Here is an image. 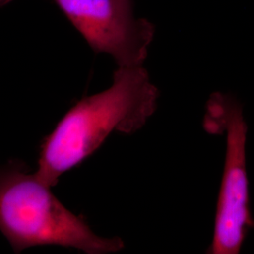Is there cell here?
<instances>
[{
  "instance_id": "6da1fadb",
  "label": "cell",
  "mask_w": 254,
  "mask_h": 254,
  "mask_svg": "<svg viewBox=\"0 0 254 254\" xmlns=\"http://www.w3.org/2000/svg\"><path fill=\"white\" fill-rule=\"evenodd\" d=\"M159 91L141 66L118 67L108 90L76 101L41 141L37 176L54 187L112 133L133 134L153 114Z\"/></svg>"
},
{
  "instance_id": "7a4b0ae2",
  "label": "cell",
  "mask_w": 254,
  "mask_h": 254,
  "mask_svg": "<svg viewBox=\"0 0 254 254\" xmlns=\"http://www.w3.org/2000/svg\"><path fill=\"white\" fill-rule=\"evenodd\" d=\"M50 189L22 161L0 164V232L14 253L37 246H61L88 254L124 249L121 238L94 234L86 219L66 208Z\"/></svg>"
},
{
  "instance_id": "3957f363",
  "label": "cell",
  "mask_w": 254,
  "mask_h": 254,
  "mask_svg": "<svg viewBox=\"0 0 254 254\" xmlns=\"http://www.w3.org/2000/svg\"><path fill=\"white\" fill-rule=\"evenodd\" d=\"M205 125L220 126L226 133L225 162L210 253L239 254L249 229L254 226L246 160L248 127L242 108L231 97L216 93L209 100Z\"/></svg>"
},
{
  "instance_id": "277c9868",
  "label": "cell",
  "mask_w": 254,
  "mask_h": 254,
  "mask_svg": "<svg viewBox=\"0 0 254 254\" xmlns=\"http://www.w3.org/2000/svg\"><path fill=\"white\" fill-rule=\"evenodd\" d=\"M95 53H106L118 67L141 66L154 34L136 18L132 0H53Z\"/></svg>"
},
{
  "instance_id": "5b68a950",
  "label": "cell",
  "mask_w": 254,
  "mask_h": 254,
  "mask_svg": "<svg viewBox=\"0 0 254 254\" xmlns=\"http://www.w3.org/2000/svg\"><path fill=\"white\" fill-rule=\"evenodd\" d=\"M11 1L12 0H0V8H3L5 6H7Z\"/></svg>"
}]
</instances>
